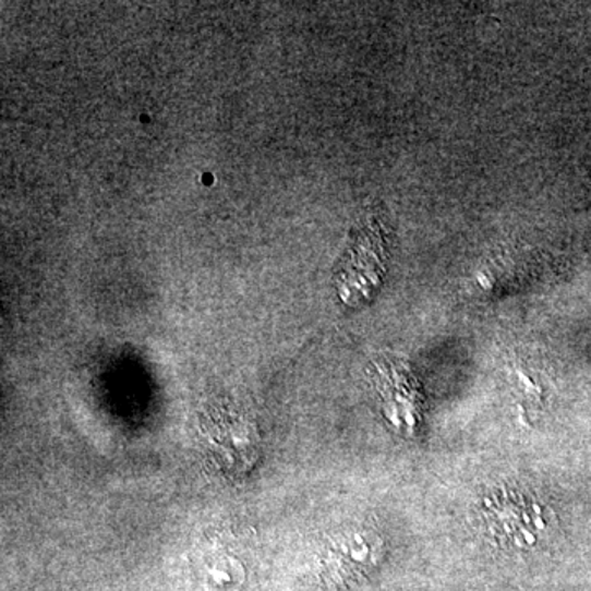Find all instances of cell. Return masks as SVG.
<instances>
[{
  "instance_id": "cell-1",
  "label": "cell",
  "mask_w": 591,
  "mask_h": 591,
  "mask_svg": "<svg viewBox=\"0 0 591 591\" xmlns=\"http://www.w3.org/2000/svg\"><path fill=\"white\" fill-rule=\"evenodd\" d=\"M214 453L230 470L243 472L255 466L258 434L255 424L233 409L217 408L206 422Z\"/></svg>"
},
{
  "instance_id": "cell-2",
  "label": "cell",
  "mask_w": 591,
  "mask_h": 591,
  "mask_svg": "<svg viewBox=\"0 0 591 591\" xmlns=\"http://www.w3.org/2000/svg\"><path fill=\"white\" fill-rule=\"evenodd\" d=\"M486 518L490 531L503 544L528 548L538 541L544 528L541 508L532 499L516 493L486 499Z\"/></svg>"
},
{
  "instance_id": "cell-3",
  "label": "cell",
  "mask_w": 591,
  "mask_h": 591,
  "mask_svg": "<svg viewBox=\"0 0 591 591\" xmlns=\"http://www.w3.org/2000/svg\"><path fill=\"white\" fill-rule=\"evenodd\" d=\"M382 552L383 544L376 535L366 532L343 534L330 545L326 567L336 580H352L375 568Z\"/></svg>"
}]
</instances>
